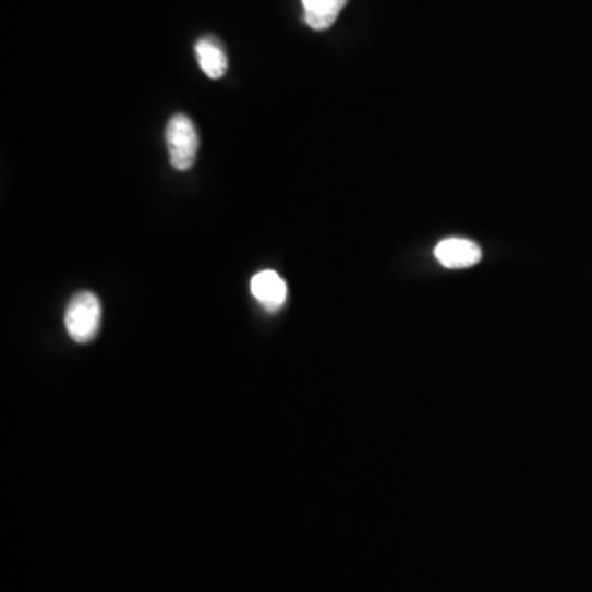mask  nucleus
<instances>
[{
  "label": "nucleus",
  "mask_w": 592,
  "mask_h": 592,
  "mask_svg": "<svg viewBox=\"0 0 592 592\" xmlns=\"http://www.w3.org/2000/svg\"><path fill=\"white\" fill-rule=\"evenodd\" d=\"M101 302L90 291L74 294L64 313L68 335L80 345L93 341L101 328Z\"/></svg>",
  "instance_id": "f257e3e1"
},
{
  "label": "nucleus",
  "mask_w": 592,
  "mask_h": 592,
  "mask_svg": "<svg viewBox=\"0 0 592 592\" xmlns=\"http://www.w3.org/2000/svg\"><path fill=\"white\" fill-rule=\"evenodd\" d=\"M168 154L173 168L184 171L190 170L196 160L197 147H200V138H197L196 128L193 121L186 116H173L168 122L167 132Z\"/></svg>",
  "instance_id": "f03ea898"
},
{
  "label": "nucleus",
  "mask_w": 592,
  "mask_h": 592,
  "mask_svg": "<svg viewBox=\"0 0 592 592\" xmlns=\"http://www.w3.org/2000/svg\"><path fill=\"white\" fill-rule=\"evenodd\" d=\"M251 291L254 299L267 312H277L287 302V283L274 270L258 271L251 281Z\"/></svg>",
  "instance_id": "7ed1b4c3"
},
{
  "label": "nucleus",
  "mask_w": 592,
  "mask_h": 592,
  "mask_svg": "<svg viewBox=\"0 0 592 592\" xmlns=\"http://www.w3.org/2000/svg\"><path fill=\"white\" fill-rule=\"evenodd\" d=\"M435 257L446 268H469L481 261L482 251L475 242L451 238L436 245Z\"/></svg>",
  "instance_id": "20e7f679"
},
{
  "label": "nucleus",
  "mask_w": 592,
  "mask_h": 592,
  "mask_svg": "<svg viewBox=\"0 0 592 592\" xmlns=\"http://www.w3.org/2000/svg\"><path fill=\"white\" fill-rule=\"evenodd\" d=\"M194 53H196L197 63L205 71L206 76L212 80L225 76L228 71V57H226L225 48L216 38L203 37L202 40H197Z\"/></svg>",
  "instance_id": "39448f33"
},
{
  "label": "nucleus",
  "mask_w": 592,
  "mask_h": 592,
  "mask_svg": "<svg viewBox=\"0 0 592 592\" xmlns=\"http://www.w3.org/2000/svg\"><path fill=\"white\" fill-rule=\"evenodd\" d=\"M305 22L313 31H328L341 14L348 0H302Z\"/></svg>",
  "instance_id": "423d86ee"
}]
</instances>
